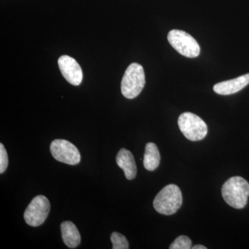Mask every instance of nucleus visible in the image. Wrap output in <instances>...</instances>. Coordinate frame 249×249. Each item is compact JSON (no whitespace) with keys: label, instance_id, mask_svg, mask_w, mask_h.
Returning <instances> with one entry per match:
<instances>
[{"label":"nucleus","instance_id":"dca6fc26","mask_svg":"<svg viewBox=\"0 0 249 249\" xmlns=\"http://www.w3.org/2000/svg\"><path fill=\"white\" fill-rule=\"evenodd\" d=\"M193 249H206V247H205L203 245H196L195 247H193Z\"/></svg>","mask_w":249,"mask_h":249},{"label":"nucleus","instance_id":"9d476101","mask_svg":"<svg viewBox=\"0 0 249 249\" xmlns=\"http://www.w3.org/2000/svg\"><path fill=\"white\" fill-rule=\"evenodd\" d=\"M116 160L117 165L124 170V176L127 179L132 180L136 178L137 165L132 152L124 148L121 149L118 152Z\"/></svg>","mask_w":249,"mask_h":249},{"label":"nucleus","instance_id":"f257e3e1","mask_svg":"<svg viewBox=\"0 0 249 249\" xmlns=\"http://www.w3.org/2000/svg\"><path fill=\"white\" fill-rule=\"evenodd\" d=\"M222 194L229 206L236 209H243L248 201L249 183L241 177H232L223 185Z\"/></svg>","mask_w":249,"mask_h":249},{"label":"nucleus","instance_id":"ddd939ff","mask_svg":"<svg viewBox=\"0 0 249 249\" xmlns=\"http://www.w3.org/2000/svg\"><path fill=\"white\" fill-rule=\"evenodd\" d=\"M113 249H129V242L127 238L119 232H114L110 237Z\"/></svg>","mask_w":249,"mask_h":249},{"label":"nucleus","instance_id":"2eb2a0df","mask_svg":"<svg viewBox=\"0 0 249 249\" xmlns=\"http://www.w3.org/2000/svg\"><path fill=\"white\" fill-rule=\"evenodd\" d=\"M9 164V158H8L7 152L2 143L0 144V173H4L7 169Z\"/></svg>","mask_w":249,"mask_h":249},{"label":"nucleus","instance_id":"6e6552de","mask_svg":"<svg viewBox=\"0 0 249 249\" xmlns=\"http://www.w3.org/2000/svg\"><path fill=\"white\" fill-rule=\"evenodd\" d=\"M59 68L64 78L68 83L75 86L81 84L83 71L79 64L69 55H62L58 60Z\"/></svg>","mask_w":249,"mask_h":249},{"label":"nucleus","instance_id":"20e7f679","mask_svg":"<svg viewBox=\"0 0 249 249\" xmlns=\"http://www.w3.org/2000/svg\"><path fill=\"white\" fill-rule=\"evenodd\" d=\"M178 127L184 137L192 142L204 139L208 133L207 124L196 114L184 112L178 119Z\"/></svg>","mask_w":249,"mask_h":249},{"label":"nucleus","instance_id":"f8f14e48","mask_svg":"<svg viewBox=\"0 0 249 249\" xmlns=\"http://www.w3.org/2000/svg\"><path fill=\"white\" fill-rule=\"evenodd\" d=\"M160 160L158 147L153 142H148L145 146L143 165L145 169L153 171L158 168Z\"/></svg>","mask_w":249,"mask_h":249},{"label":"nucleus","instance_id":"423d86ee","mask_svg":"<svg viewBox=\"0 0 249 249\" xmlns=\"http://www.w3.org/2000/svg\"><path fill=\"white\" fill-rule=\"evenodd\" d=\"M50 202L46 196L34 197L24 212V220L31 227H39L45 222L50 211Z\"/></svg>","mask_w":249,"mask_h":249},{"label":"nucleus","instance_id":"f03ea898","mask_svg":"<svg viewBox=\"0 0 249 249\" xmlns=\"http://www.w3.org/2000/svg\"><path fill=\"white\" fill-rule=\"evenodd\" d=\"M182 194L177 185L169 184L164 187L156 196L153 201L157 212L164 215H171L182 205Z\"/></svg>","mask_w":249,"mask_h":249},{"label":"nucleus","instance_id":"4468645a","mask_svg":"<svg viewBox=\"0 0 249 249\" xmlns=\"http://www.w3.org/2000/svg\"><path fill=\"white\" fill-rule=\"evenodd\" d=\"M170 249H190L192 248V241L189 237L181 235L175 239L170 245Z\"/></svg>","mask_w":249,"mask_h":249},{"label":"nucleus","instance_id":"1a4fd4ad","mask_svg":"<svg viewBox=\"0 0 249 249\" xmlns=\"http://www.w3.org/2000/svg\"><path fill=\"white\" fill-rule=\"evenodd\" d=\"M249 84V73L217 83L213 87L214 91L219 95H231L240 91Z\"/></svg>","mask_w":249,"mask_h":249},{"label":"nucleus","instance_id":"9b49d317","mask_svg":"<svg viewBox=\"0 0 249 249\" xmlns=\"http://www.w3.org/2000/svg\"><path fill=\"white\" fill-rule=\"evenodd\" d=\"M64 243L70 249H75L80 245L81 237L78 229L70 221L62 222L60 226Z\"/></svg>","mask_w":249,"mask_h":249},{"label":"nucleus","instance_id":"0eeeda50","mask_svg":"<svg viewBox=\"0 0 249 249\" xmlns=\"http://www.w3.org/2000/svg\"><path fill=\"white\" fill-rule=\"evenodd\" d=\"M51 153L55 160L69 165H77L81 157L79 150L73 143L63 139H55L50 145Z\"/></svg>","mask_w":249,"mask_h":249},{"label":"nucleus","instance_id":"7ed1b4c3","mask_svg":"<svg viewBox=\"0 0 249 249\" xmlns=\"http://www.w3.org/2000/svg\"><path fill=\"white\" fill-rule=\"evenodd\" d=\"M145 84L143 68L142 65L134 62L127 67L124 72L121 81V92L124 97L133 99L140 94Z\"/></svg>","mask_w":249,"mask_h":249},{"label":"nucleus","instance_id":"39448f33","mask_svg":"<svg viewBox=\"0 0 249 249\" xmlns=\"http://www.w3.org/2000/svg\"><path fill=\"white\" fill-rule=\"evenodd\" d=\"M168 40L178 53L187 58H196L200 53V47L196 39L185 31L178 29L170 31Z\"/></svg>","mask_w":249,"mask_h":249}]
</instances>
